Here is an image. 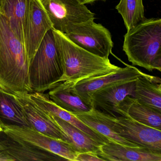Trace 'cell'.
<instances>
[{"mask_svg": "<svg viewBox=\"0 0 161 161\" xmlns=\"http://www.w3.org/2000/svg\"><path fill=\"white\" fill-rule=\"evenodd\" d=\"M56 125L67 136L69 143L78 153L92 152L97 154L102 144L70 123L58 117L47 113Z\"/></svg>", "mask_w": 161, "mask_h": 161, "instance_id": "44dd1931", "label": "cell"}, {"mask_svg": "<svg viewBox=\"0 0 161 161\" xmlns=\"http://www.w3.org/2000/svg\"><path fill=\"white\" fill-rule=\"evenodd\" d=\"M8 126L32 129L16 96L0 89V127Z\"/></svg>", "mask_w": 161, "mask_h": 161, "instance_id": "ac0fdd59", "label": "cell"}, {"mask_svg": "<svg viewBox=\"0 0 161 161\" xmlns=\"http://www.w3.org/2000/svg\"><path fill=\"white\" fill-rule=\"evenodd\" d=\"M143 73L135 67L126 65V67H120L106 75L80 81L74 84V89L87 104L92 106L89 97L95 91L115 84L136 80Z\"/></svg>", "mask_w": 161, "mask_h": 161, "instance_id": "8fae6325", "label": "cell"}, {"mask_svg": "<svg viewBox=\"0 0 161 161\" xmlns=\"http://www.w3.org/2000/svg\"><path fill=\"white\" fill-rule=\"evenodd\" d=\"M29 2V0H0V14L7 19L14 32L23 43L24 20Z\"/></svg>", "mask_w": 161, "mask_h": 161, "instance_id": "7402d4cb", "label": "cell"}, {"mask_svg": "<svg viewBox=\"0 0 161 161\" xmlns=\"http://www.w3.org/2000/svg\"><path fill=\"white\" fill-rule=\"evenodd\" d=\"M29 65L23 42L0 14V89L15 95L32 93Z\"/></svg>", "mask_w": 161, "mask_h": 161, "instance_id": "6da1fadb", "label": "cell"}, {"mask_svg": "<svg viewBox=\"0 0 161 161\" xmlns=\"http://www.w3.org/2000/svg\"><path fill=\"white\" fill-rule=\"evenodd\" d=\"M64 74L61 55L51 29L29 62V83L32 92L44 93L52 89L62 82Z\"/></svg>", "mask_w": 161, "mask_h": 161, "instance_id": "277c9868", "label": "cell"}, {"mask_svg": "<svg viewBox=\"0 0 161 161\" xmlns=\"http://www.w3.org/2000/svg\"><path fill=\"white\" fill-rule=\"evenodd\" d=\"M78 1L81 4L85 5L86 4H87V3H91L95 2L98 0H78Z\"/></svg>", "mask_w": 161, "mask_h": 161, "instance_id": "d4e9b609", "label": "cell"}, {"mask_svg": "<svg viewBox=\"0 0 161 161\" xmlns=\"http://www.w3.org/2000/svg\"><path fill=\"white\" fill-rule=\"evenodd\" d=\"M136 80L115 84L95 91L89 97L91 106L115 116L116 106L127 96L134 97Z\"/></svg>", "mask_w": 161, "mask_h": 161, "instance_id": "4fadbf2b", "label": "cell"}, {"mask_svg": "<svg viewBox=\"0 0 161 161\" xmlns=\"http://www.w3.org/2000/svg\"><path fill=\"white\" fill-rule=\"evenodd\" d=\"M116 9L122 16L127 31L146 19L143 0H120Z\"/></svg>", "mask_w": 161, "mask_h": 161, "instance_id": "603a6c76", "label": "cell"}, {"mask_svg": "<svg viewBox=\"0 0 161 161\" xmlns=\"http://www.w3.org/2000/svg\"><path fill=\"white\" fill-rule=\"evenodd\" d=\"M52 30L64 68L62 82L76 84L83 80L106 75L120 68L112 64L109 59L99 57L80 47L64 34Z\"/></svg>", "mask_w": 161, "mask_h": 161, "instance_id": "7a4b0ae2", "label": "cell"}, {"mask_svg": "<svg viewBox=\"0 0 161 161\" xmlns=\"http://www.w3.org/2000/svg\"><path fill=\"white\" fill-rule=\"evenodd\" d=\"M103 158L99 156L96 153L92 152L79 153L77 154L75 161H102Z\"/></svg>", "mask_w": 161, "mask_h": 161, "instance_id": "cb8c5ba5", "label": "cell"}, {"mask_svg": "<svg viewBox=\"0 0 161 161\" xmlns=\"http://www.w3.org/2000/svg\"><path fill=\"white\" fill-rule=\"evenodd\" d=\"M123 50L133 65L161 70V19H145L124 35Z\"/></svg>", "mask_w": 161, "mask_h": 161, "instance_id": "3957f363", "label": "cell"}, {"mask_svg": "<svg viewBox=\"0 0 161 161\" xmlns=\"http://www.w3.org/2000/svg\"><path fill=\"white\" fill-rule=\"evenodd\" d=\"M97 154L104 161H161V153L144 147H130L112 141L100 146Z\"/></svg>", "mask_w": 161, "mask_h": 161, "instance_id": "5bb4252c", "label": "cell"}, {"mask_svg": "<svg viewBox=\"0 0 161 161\" xmlns=\"http://www.w3.org/2000/svg\"><path fill=\"white\" fill-rule=\"evenodd\" d=\"M74 83L64 81L50 89L48 96L56 105L70 114L88 112L92 108L78 94L74 87Z\"/></svg>", "mask_w": 161, "mask_h": 161, "instance_id": "e0dca14e", "label": "cell"}, {"mask_svg": "<svg viewBox=\"0 0 161 161\" xmlns=\"http://www.w3.org/2000/svg\"><path fill=\"white\" fill-rule=\"evenodd\" d=\"M116 114L161 130V112L141 103L131 96L126 97L115 107Z\"/></svg>", "mask_w": 161, "mask_h": 161, "instance_id": "9a60e30c", "label": "cell"}, {"mask_svg": "<svg viewBox=\"0 0 161 161\" xmlns=\"http://www.w3.org/2000/svg\"><path fill=\"white\" fill-rule=\"evenodd\" d=\"M16 96L32 129L48 136L69 143L67 136L49 115L31 98L29 93Z\"/></svg>", "mask_w": 161, "mask_h": 161, "instance_id": "7c38bea8", "label": "cell"}, {"mask_svg": "<svg viewBox=\"0 0 161 161\" xmlns=\"http://www.w3.org/2000/svg\"><path fill=\"white\" fill-rule=\"evenodd\" d=\"M65 36L74 44L102 58L109 59L114 47L110 31L94 20L73 25Z\"/></svg>", "mask_w": 161, "mask_h": 161, "instance_id": "5b68a950", "label": "cell"}, {"mask_svg": "<svg viewBox=\"0 0 161 161\" xmlns=\"http://www.w3.org/2000/svg\"><path fill=\"white\" fill-rule=\"evenodd\" d=\"M52 24L40 0H29L25 15L23 43L30 62Z\"/></svg>", "mask_w": 161, "mask_h": 161, "instance_id": "ba28073f", "label": "cell"}, {"mask_svg": "<svg viewBox=\"0 0 161 161\" xmlns=\"http://www.w3.org/2000/svg\"><path fill=\"white\" fill-rule=\"evenodd\" d=\"M8 136L48 151L65 159L75 161L77 152L67 142L55 139L29 128L8 126L3 128Z\"/></svg>", "mask_w": 161, "mask_h": 161, "instance_id": "9c48e42d", "label": "cell"}, {"mask_svg": "<svg viewBox=\"0 0 161 161\" xmlns=\"http://www.w3.org/2000/svg\"><path fill=\"white\" fill-rule=\"evenodd\" d=\"M53 29L66 34L73 25L94 20L95 14L78 0H40Z\"/></svg>", "mask_w": 161, "mask_h": 161, "instance_id": "8992f818", "label": "cell"}, {"mask_svg": "<svg viewBox=\"0 0 161 161\" xmlns=\"http://www.w3.org/2000/svg\"><path fill=\"white\" fill-rule=\"evenodd\" d=\"M3 131V130L2 128L0 127V132H1Z\"/></svg>", "mask_w": 161, "mask_h": 161, "instance_id": "484cf974", "label": "cell"}, {"mask_svg": "<svg viewBox=\"0 0 161 161\" xmlns=\"http://www.w3.org/2000/svg\"><path fill=\"white\" fill-rule=\"evenodd\" d=\"M29 95L31 98L46 113L58 117L77 127L100 144L103 145L110 141L105 136L90 129L75 115L56 105L50 99L48 94L32 92L29 93Z\"/></svg>", "mask_w": 161, "mask_h": 161, "instance_id": "2e32d148", "label": "cell"}, {"mask_svg": "<svg viewBox=\"0 0 161 161\" xmlns=\"http://www.w3.org/2000/svg\"><path fill=\"white\" fill-rule=\"evenodd\" d=\"M73 115L90 129L105 136L110 141L130 147H141L129 142L116 133L109 124L105 113L98 109L92 107L88 112Z\"/></svg>", "mask_w": 161, "mask_h": 161, "instance_id": "ffe728a7", "label": "cell"}, {"mask_svg": "<svg viewBox=\"0 0 161 161\" xmlns=\"http://www.w3.org/2000/svg\"><path fill=\"white\" fill-rule=\"evenodd\" d=\"M105 114L113 130L119 136L139 147L161 153V130L123 116Z\"/></svg>", "mask_w": 161, "mask_h": 161, "instance_id": "52a82bcc", "label": "cell"}, {"mask_svg": "<svg viewBox=\"0 0 161 161\" xmlns=\"http://www.w3.org/2000/svg\"><path fill=\"white\" fill-rule=\"evenodd\" d=\"M0 153L3 161H64L65 159L32 144L0 132Z\"/></svg>", "mask_w": 161, "mask_h": 161, "instance_id": "30bf717a", "label": "cell"}, {"mask_svg": "<svg viewBox=\"0 0 161 161\" xmlns=\"http://www.w3.org/2000/svg\"><path fill=\"white\" fill-rule=\"evenodd\" d=\"M134 97L161 112V79L143 73L136 80Z\"/></svg>", "mask_w": 161, "mask_h": 161, "instance_id": "d6986e66", "label": "cell"}]
</instances>
